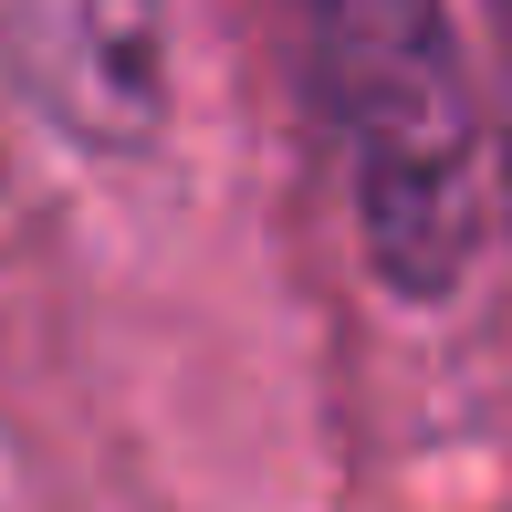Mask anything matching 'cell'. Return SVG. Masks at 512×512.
Segmentation results:
<instances>
[{"label": "cell", "mask_w": 512, "mask_h": 512, "mask_svg": "<svg viewBox=\"0 0 512 512\" xmlns=\"http://www.w3.org/2000/svg\"><path fill=\"white\" fill-rule=\"evenodd\" d=\"M314 95L345 147V189L377 283L450 293L492 230L481 105L460 74V32L418 0H345L314 21Z\"/></svg>", "instance_id": "1"}, {"label": "cell", "mask_w": 512, "mask_h": 512, "mask_svg": "<svg viewBox=\"0 0 512 512\" xmlns=\"http://www.w3.org/2000/svg\"><path fill=\"white\" fill-rule=\"evenodd\" d=\"M0 74L84 147H147L168 126V21L126 0H0Z\"/></svg>", "instance_id": "2"}, {"label": "cell", "mask_w": 512, "mask_h": 512, "mask_svg": "<svg viewBox=\"0 0 512 512\" xmlns=\"http://www.w3.org/2000/svg\"><path fill=\"white\" fill-rule=\"evenodd\" d=\"M502 209H512V136H502Z\"/></svg>", "instance_id": "3"}, {"label": "cell", "mask_w": 512, "mask_h": 512, "mask_svg": "<svg viewBox=\"0 0 512 512\" xmlns=\"http://www.w3.org/2000/svg\"><path fill=\"white\" fill-rule=\"evenodd\" d=\"M502 53H512V11H502Z\"/></svg>", "instance_id": "4"}]
</instances>
